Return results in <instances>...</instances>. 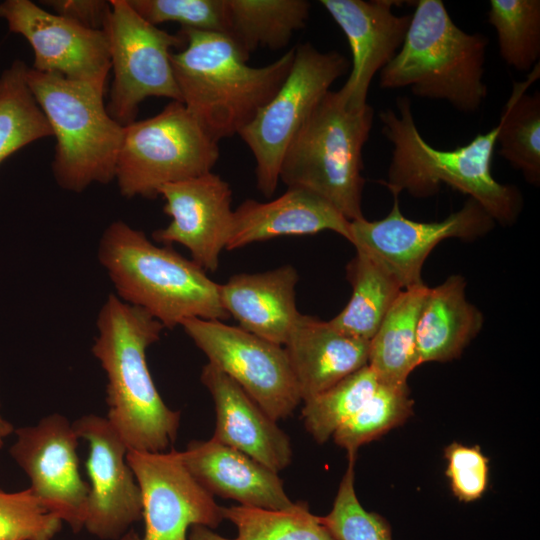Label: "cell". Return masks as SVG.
Listing matches in <instances>:
<instances>
[{"instance_id": "obj_34", "label": "cell", "mask_w": 540, "mask_h": 540, "mask_svg": "<svg viewBox=\"0 0 540 540\" xmlns=\"http://www.w3.org/2000/svg\"><path fill=\"white\" fill-rule=\"evenodd\" d=\"M354 462L349 458L332 510L319 519L335 540H392L386 519L364 509L356 496Z\"/></svg>"}, {"instance_id": "obj_5", "label": "cell", "mask_w": 540, "mask_h": 540, "mask_svg": "<svg viewBox=\"0 0 540 540\" xmlns=\"http://www.w3.org/2000/svg\"><path fill=\"white\" fill-rule=\"evenodd\" d=\"M488 44L486 35L458 27L443 1L419 0L400 50L380 71L379 85L410 87L418 97L475 112L487 96L483 76Z\"/></svg>"}, {"instance_id": "obj_36", "label": "cell", "mask_w": 540, "mask_h": 540, "mask_svg": "<svg viewBox=\"0 0 540 540\" xmlns=\"http://www.w3.org/2000/svg\"><path fill=\"white\" fill-rule=\"evenodd\" d=\"M61 523L30 488L18 492L0 488V540H52Z\"/></svg>"}, {"instance_id": "obj_39", "label": "cell", "mask_w": 540, "mask_h": 540, "mask_svg": "<svg viewBox=\"0 0 540 540\" xmlns=\"http://www.w3.org/2000/svg\"><path fill=\"white\" fill-rule=\"evenodd\" d=\"M189 540H230L214 533L209 527L203 525L191 526Z\"/></svg>"}, {"instance_id": "obj_35", "label": "cell", "mask_w": 540, "mask_h": 540, "mask_svg": "<svg viewBox=\"0 0 540 540\" xmlns=\"http://www.w3.org/2000/svg\"><path fill=\"white\" fill-rule=\"evenodd\" d=\"M146 21L174 22L182 29L220 33L228 36L230 23L227 0H128Z\"/></svg>"}, {"instance_id": "obj_17", "label": "cell", "mask_w": 540, "mask_h": 540, "mask_svg": "<svg viewBox=\"0 0 540 540\" xmlns=\"http://www.w3.org/2000/svg\"><path fill=\"white\" fill-rule=\"evenodd\" d=\"M159 196L171 221L153 232L154 241L166 246L180 244L204 271H216L233 222L228 182L211 171L166 184Z\"/></svg>"}, {"instance_id": "obj_38", "label": "cell", "mask_w": 540, "mask_h": 540, "mask_svg": "<svg viewBox=\"0 0 540 540\" xmlns=\"http://www.w3.org/2000/svg\"><path fill=\"white\" fill-rule=\"evenodd\" d=\"M42 5L81 26L103 30L111 10L110 0H45Z\"/></svg>"}, {"instance_id": "obj_23", "label": "cell", "mask_w": 540, "mask_h": 540, "mask_svg": "<svg viewBox=\"0 0 540 540\" xmlns=\"http://www.w3.org/2000/svg\"><path fill=\"white\" fill-rule=\"evenodd\" d=\"M284 349L301 401H306L366 366L369 341L347 335L329 321L300 313Z\"/></svg>"}, {"instance_id": "obj_9", "label": "cell", "mask_w": 540, "mask_h": 540, "mask_svg": "<svg viewBox=\"0 0 540 540\" xmlns=\"http://www.w3.org/2000/svg\"><path fill=\"white\" fill-rule=\"evenodd\" d=\"M338 51L322 52L310 43L295 47L291 69L275 95L238 134L256 162L258 190L271 197L283 155L332 84L349 68Z\"/></svg>"}, {"instance_id": "obj_4", "label": "cell", "mask_w": 540, "mask_h": 540, "mask_svg": "<svg viewBox=\"0 0 540 540\" xmlns=\"http://www.w3.org/2000/svg\"><path fill=\"white\" fill-rule=\"evenodd\" d=\"M98 259L116 295L160 322L174 328L189 318L225 320L218 292L199 265L170 246H158L145 233L122 220L103 232Z\"/></svg>"}, {"instance_id": "obj_40", "label": "cell", "mask_w": 540, "mask_h": 540, "mask_svg": "<svg viewBox=\"0 0 540 540\" xmlns=\"http://www.w3.org/2000/svg\"><path fill=\"white\" fill-rule=\"evenodd\" d=\"M15 429L13 425L5 420L0 414V449L4 444V440L8 437Z\"/></svg>"}, {"instance_id": "obj_8", "label": "cell", "mask_w": 540, "mask_h": 540, "mask_svg": "<svg viewBox=\"0 0 540 540\" xmlns=\"http://www.w3.org/2000/svg\"><path fill=\"white\" fill-rule=\"evenodd\" d=\"M218 158V141L181 102L170 101L124 126L114 180L125 198H155L166 184L211 172Z\"/></svg>"}, {"instance_id": "obj_14", "label": "cell", "mask_w": 540, "mask_h": 540, "mask_svg": "<svg viewBox=\"0 0 540 540\" xmlns=\"http://www.w3.org/2000/svg\"><path fill=\"white\" fill-rule=\"evenodd\" d=\"M0 19L31 46L32 69L106 90L111 63L104 30L71 22L31 0L0 2Z\"/></svg>"}, {"instance_id": "obj_27", "label": "cell", "mask_w": 540, "mask_h": 540, "mask_svg": "<svg viewBox=\"0 0 540 540\" xmlns=\"http://www.w3.org/2000/svg\"><path fill=\"white\" fill-rule=\"evenodd\" d=\"M347 277L351 297L329 323L347 335L370 341L404 288L381 263L360 251L349 262Z\"/></svg>"}, {"instance_id": "obj_13", "label": "cell", "mask_w": 540, "mask_h": 540, "mask_svg": "<svg viewBox=\"0 0 540 540\" xmlns=\"http://www.w3.org/2000/svg\"><path fill=\"white\" fill-rule=\"evenodd\" d=\"M126 459L141 491L145 532L120 540H187L190 526L215 528L224 519L222 507L186 469L178 451L128 450Z\"/></svg>"}, {"instance_id": "obj_28", "label": "cell", "mask_w": 540, "mask_h": 540, "mask_svg": "<svg viewBox=\"0 0 540 540\" xmlns=\"http://www.w3.org/2000/svg\"><path fill=\"white\" fill-rule=\"evenodd\" d=\"M538 76L539 64L528 81L514 84L498 123L496 140L499 155L534 185L540 182V93L525 91Z\"/></svg>"}, {"instance_id": "obj_10", "label": "cell", "mask_w": 540, "mask_h": 540, "mask_svg": "<svg viewBox=\"0 0 540 540\" xmlns=\"http://www.w3.org/2000/svg\"><path fill=\"white\" fill-rule=\"evenodd\" d=\"M111 10L104 25L112 81L109 115L125 126L135 121L139 105L149 97L181 102L174 77L171 54L185 43L142 18L128 0H110Z\"/></svg>"}, {"instance_id": "obj_26", "label": "cell", "mask_w": 540, "mask_h": 540, "mask_svg": "<svg viewBox=\"0 0 540 540\" xmlns=\"http://www.w3.org/2000/svg\"><path fill=\"white\" fill-rule=\"evenodd\" d=\"M233 40L246 60L258 48L286 47L305 27L311 4L306 0H227Z\"/></svg>"}, {"instance_id": "obj_12", "label": "cell", "mask_w": 540, "mask_h": 540, "mask_svg": "<svg viewBox=\"0 0 540 540\" xmlns=\"http://www.w3.org/2000/svg\"><path fill=\"white\" fill-rule=\"evenodd\" d=\"M393 207L387 216L369 221H350V239L356 251L381 263L404 289L423 283L421 271L430 252L449 238L471 240L485 235L494 219L474 199L441 221L419 222L406 218L393 196Z\"/></svg>"}, {"instance_id": "obj_2", "label": "cell", "mask_w": 540, "mask_h": 540, "mask_svg": "<svg viewBox=\"0 0 540 540\" xmlns=\"http://www.w3.org/2000/svg\"><path fill=\"white\" fill-rule=\"evenodd\" d=\"M185 43L171 54L181 103L216 141L239 134L286 79L295 48L253 67L233 40L220 33L178 31Z\"/></svg>"}, {"instance_id": "obj_20", "label": "cell", "mask_w": 540, "mask_h": 540, "mask_svg": "<svg viewBox=\"0 0 540 540\" xmlns=\"http://www.w3.org/2000/svg\"><path fill=\"white\" fill-rule=\"evenodd\" d=\"M178 455L211 495L269 510H285L295 504L286 494L278 473L212 438L191 441Z\"/></svg>"}, {"instance_id": "obj_6", "label": "cell", "mask_w": 540, "mask_h": 540, "mask_svg": "<svg viewBox=\"0 0 540 540\" xmlns=\"http://www.w3.org/2000/svg\"><path fill=\"white\" fill-rule=\"evenodd\" d=\"M374 110L347 108L337 91H328L288 145L279 180L328 201L349 221L364 218L362 150Z\"/></svg>"}, {"instance_id": "obj_1", "label": "cell", "mask_w": 540, "mask_h": 540, "mask_svg": "<svg viewBox=\"0 0 540 540\" xmlns=\"http://www.w3.org/2000/svg\"><path fill=\"white\" fill-rule=\"evenodd\" d=\"M96 327L92 353L107 377L106 419L128 450L164 452L176 439L181 415L162 400L146 362L163 325L110 294Z\"/></svg>"}, {"instance_id": "obj_16", "label": "cell", "mask_w": 540, "mask_h": 540, "mask_svg": "<svg viewBox=\"0 0 540 540\" xmlns=\"http://www.w3.org/2000/svg\"><path fill=\"white\" fill-rule=\"evenodd\" d=\"M89 444L86 461L91 485L84 527L102 539L119 538L142 516V496L126 454L127 446L109 421L95 414L72 423Z\"/></svg>"}, {"instance_id": "obj_33", "label": "cell", "mask_w": 540, "mask_h": 540, "mask_svg": "<svg viewBox=\"0 0 540 540\" xmlns=\"http://www.w3.org/2000/svg\"><path fill=\"white\" fill-rule=\"evenodd\" d=\"M412 408L407 384L379 382L374 394L332 437L355 459L359 447L405 422Z\"/></svg>"}, {"instance_id": "obj_19", "label": "cell", "mask_w": 540, "mask_h": 540, "mask_svg": "<svg viewBox=\"0 0 540 540\" xmlns=\"http://www.w3.org/2000/svg\"><path fill=\"white\" fill-rule=\"evenodd\" d=\"M216 411L212 439L237 449L278 473L292 460L288 435L229 376L211 363L201 372Z\"/></svg>"}, {"instance_id": "obj_7", "label": "cell", "mask_w": 540, "mask_h": 540, "mask_svg": "<svg viewBox=\"0 0 540 540\" xmlns=\"http://www.w3.org/2000/svg\"><path fill=\"white\" fill-rule=\"evenodd\" d=\"M26 80L56 139V183L78 193L114 180L124 126L109 115L105 91L31 67Z\"/></svg>"}, {"instance_id": "obj_21", "label": "cell", "mask_w": 540, "mask_h": 540, "mask_svg": "<svg viewBox=\"0 0 540 540\" xmlns=\"http://www.w3.org/2000/svg\"><path fill=\"white\" fill-rule=\"evenodd\" d=\"M321 231L335 232L349 241L350 221L317 194L299 187H288L282 195L268 202L253 199L242 202L233 212L226 249Z\"/></svg>"}, {"instance_id": "obj_31", "label": "cell", "mask_w": 540, "mask_h": 540, "mask_svg": "<svg viewBox=\"0 0 540 540\" xmlns=\"http://www.w3.org/2000/svg\"><path fill=\"white\" fill-rule=\"evenodd\" d=\"M379 379L367 364L334 386L304 401L306 430L318 443L326 442L374 394Z\"/></svg>"}, {"instance_id": "obj_30", "label": "cell", "mask_w": 540, "mask_h": 540, "mask_svg": "<svg viewBox=\"0 0 540 540\" xmlns=\"http://www.w3.org/2000/svg\"><path fill=\"white\" fill-rule=\"evenodd\" d=\"M487 21L497 34L500 55L509 66L531 71L540 56V1L491 0Z\"/></svg>"}, {"instance_id": "obj_25", "label": "cell", "mask_w": 540, "mask_h": 540, "mask_svg": "<svg viewBox=\"0 0 540 540\" xmlns=\"http://www.w3.org/2000/svg\"><path fill=\"white\" fill-rule=\"evenodd\" d=\"M427 289L422 283L402 290L369 341L368 365L379 382L407 384L419 366L416 329Z\"/></svg>"}, {"instance_id": "obj_15", "label": "cell", "mask_w": 540, "mask_h": 540, "mask_svg": "<svg viewBox=\"0 0 540 540\" xmlns=\"http://www.w3.org/2000/svg\"><path fill=\"white\" fill-rule=\"evenodd\" d=\"M9 452L30 479L32 492L73 531L84 527L89 485L79 473V437L61 414L16 429Z\"/></svg>"}, {"instance_id": "obj_18", "label": "cell", "mask_w": 540, "mask_h": 540, "mask_svg": "<svg viewBox=\"0 0 540 540\" xmlns=\"http://www.w3.org/2000/svg\"><path fill=\"white\" fill-rule=\"evenodd\" d=\"M320 4L345 34L352 54L350 75L337 92L347 108L360 110L368 104L374 75L400 50L411 15L394 14L393 7L401 2L392 0H321Z\"/></svg>"}, {"instance_id": "obj_11", "label": "cell", "mask_w": 540, "mask_h": 540, "mask_svg": "<svg viewBox=\"0 0 540 540\" xmlns=\"http://www.w3.org/2000/svg\"><path fill=\"white\" fill-rule=\"evenodd\" d=\"M180 326L209 363L234 380L273 420L287 418L300 403L284 346L220 320L189 318Z\"/></svg>"}, {"instance_id": "obj_37", "label": "cell", "mask_w": 540, "mask_h": 540, "mask_svg": "<svg viewBox=\"0 0 540 540\" xmlns=\"http://www.w3.org/2000/svg\"><path fill=\"white\" fill-rule=\"evenodd\" d=\"M446 475L454 495L463 502L480 498L489 479V459L479 446L453 442L445 449Z\"/></svg>"}, {"instance_id": "obj_32", "label": "cell", "mask_w": 540, "mask_h": 540, "mask_svg": "<svg viewBox=\"0 0 540 540\" xmlns=\"http://www.w3.org/2000/svg\"><path fill=\"white\" fill-rule=\"evenodd\" d=\"M222 513L237 529L234 540H335L304 502L285 510L222 507Z\"/></svg>"}, {"instance_id": "obj_29", "label": "cell", "mask_w": 540, "mask_h": 540, "mask_svg": "<svg viewBox=\"0 0 540 540\" xmlns=\"http://www.w3.org/2000/svg\"><path fill=\"white\" fill-rule=\"evenodd\" d=\"M27 69L16 59L0 75V165L25 146L53 136L28 86Z\"/></svg>"}, {"instance_id": "obj_3", "label": "cell", "mask_w": 540, "mask_h": 540, "mask_svg": "<svg viewBox=\"0 0 540 540\" xmlns=\"http://www.w3.org/2000/svg\"><path fill=\"white\" fill-rule=\"evenodd\" d=\"M396 105L398 112L387 109L379 114L382 133L393 145L387 180L382 183L393 196L407 191L426 198L446 184L469 195L494 221L503 225L516 221L522 209L521 193L515 186L498 182L491 171L498 125L464 146L439 150L421 136L409 98L398 97Z\"/></svg>"}, {"instance_id": "obj_22", "label": "cell", "mask_w": 540, "mask_h": 540, "mask_svg": "<svg viewBox=\"0 0 540 540\" xmlns=\"http://www.w3.org/2000/svg\"><path fill=\"white\" fill-rule=\"evenodd\" d=\"M298 278L291 265L236 274L219 284L220 303L240 328L284 346L300 314L296 307Z\"/></svg>"}, {"instance_id": "obj_24", "label": "cell", "mask_w": 540, "mask_h": 540, "mask_svg": "<svg viewBox=\"0 0 540 540\" xmlns=\"http://www.w3.org/2000/svg\"><path fill=\"white\" fill-rule=\"evenodd\" d=\"M465 287L458 275L428 287L416 329L419 365L458 357L480 331L482 314L467 300Z\"/></svg>"}]
</instances>
